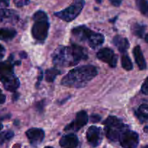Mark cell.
Masks as SVG:
<instances>
[{
	"label": "cell",
	"mask_w": 148,
	"mask_h": 148,
	"mask_svg": "<svg viewBox=\"0 0 148 148\" xmlns=\"http://www.w3.org/2000/svg\"><path fill=\"white\" fill-rule=\"evenodd\" d=\"M87 58V50L78 45H72L70 47L60 46L52 55V61L55 65L65 67L73 66Z\"/></svg>",
	"instance_id": "1"
},
{
	"label": "cell",
	"mask_w": 148,
	"mask_h": 148,
	"mask_svg": "<svg viewBox=\"0 0 148 148\" xmlns=\"http://www.w3.org/2000/svg\"><path fill=\"white\" fill-rule=\"evenodd\" d=\"M97 73L96 67L90 65L74 68L62 78L61 84L73 88L84 87L97 75Z\"/></svg>",
	"instance_id": "2"
},
{
	"label": "cell",
	"mask_w": 148,
	"mask_h": 148,
	"mask_svg": "<svg viewBox=\"0 0 148 148\" xmlns=\"http://www.w3.org/2000/svg\"><path fill=\"white\" fill-rule=\"evenodd\" d=\"M72 34L76 39L86 42L90 47L95 49L103 44L105 37L99 33L95 32L86 26H78L72 30Z\"/></svg>",
	"instance_id": "3"
},
{
	"label": "cell",
	"mask_w": 148,
	"mask_h": 148,
	"mask_svg": "<svg viewBox=\"0 0 148 148\" xmlns=\"http://www.w3.org/2000/svg\"><path fill=\"white\" fill-rule=\"evenodd\" d=\"M0 81L5 89L10 92H15L20 86V82L14 73L13 64L7 60L0 62Z\"/></svg>",
	"instance_id": "4"
},
{
	"label": "cell",
	"mask_w": 148,
	"mask_h": 148,
	"mask_svg": "<svg viewBox=\"0 0 148 148\" xmlns=\"http://www.w3.org/2000/svg\"><path fill=\"white\" fill-rule=\"evenodd\" d=\"M34 23L32 27V35L34 39L43 42L47 39L49 23L46 12L39 10L35 12L33 16Z\"/></svg>",
	"instance_id": "5"
},
{
	"label": "cell",
	"mask_w": 148,
	"mask_h": 148,
	"mask_svg": "<svg viewBox=\"0 0 148 148\" xmlns=\"http://www.w3.org/2000/svg\"><path fill=\"white\" fill-rule=\"evenodd\" d=\"M105 132L108 139L113 142L119 140L121 134L128 128L123 122L115 116H109L104 121Z\"/></svg>",
	"instance_id": "6"
},
{
	"label": "cell",
	"mask_w": 148,
	"mask_h": 148,
	"mask_svg": "<svg viewBox=\"0 0 148 148\" xmlns=\"http://www.w3.org/2000/svg\"><path fill=\"white\" fill-rule=\"evenodd\" d=\"M84 5V0H74L68 8L60 12H55V15L65 22H71L79 16V14L82 12Z\"/></svg>",
	"instance_id": "7"
},
{
	"label": "cell",
	"mask_w": 148,
	"mask_h": 148,
	"mask_svg": "<svg viewBox=\"0 0 148 148\" xmlns=\"http://www.w3.org/2000/svg\"><path fill=\"white\" fill-rule=\"evenodd\" d=\"M119 141L123 148H136L139 141V135L127 128L120 136Z\"/></svg>",
	"instance_id": "8"
},
{
	"label": "cell",
	"mask_w": 148,
	"mask_h": 148,
	"mask_svg": "<svg viewBox=\"0 0 148 148\" xmlns=\"http://www.w3.org/2000/svg\"><path fill=\"white\" fill-rule=\"evenodd\" d=\"M88 115L86 111L82 110L77 113L75 120L67 125L65 128L66 132H77L88 123Z\"/></svg>",
	"instance_id": "9"
},
{
	"label": "cell",
	"mask_w": 148,
	"mask_h": 148,
	"mask_svg": "<svg viewBox=\"0 0 148 148\" xmlns=\"http://www.w3.org/2000/svg\"><path fill=\"white\" fill-rule=\"evenodd\" d=\"M97 58L99 60L108 64L111 68H115L117 65L118 58L113 49L110 48H103L101 49L97 53Z\"/></svg>",
	"instance_id": "10"
},
{
	"label": "cell",
	"mask_w": 148,
	"mask_h": 148,
	"mask_svg": "<svg viewBox=\"0 0 148 148\" xmlns=\"http://www.w3.org/2000/svg\"><path fill=\"white\" fill-rule=\"evenodd\" d=\"M86 138L89 145L92 147H96L100 145L102 139V131L95 126H90L86 132Z\"/></svg>",
	"instance_id": "11"
},
{
	"label": "cell",
	"mask_w": 148,
	"mask_h": 148,
	"mask_svg": "<svg viewBox=\"0 0 148 148\" xmlns=\"http://www.w3.org/2000/svg\"><path fill=\"white\" fill-rule=\"evenodd\" d=\"M26 136L34 147H36L42 143L45 138V132L39 128H32L26 132Z\"/></svg>",
	"instance_id": "12"
},
{
	"label": "cell",
	"mask_w": 148,
	"mask_h": 148,
	"mask_svg": "<svg viewBox=\"0 0 148 148\" xmlns=\"http://www.w3.org/2000/svg\"><path fill=\"white\" fill-rule=\"evenodd\" d=\"M60 145L61 147L65 148L76 147L79 145V139L76 135L73 134H69L61 138L60 140Z\"/></svg>",
	"instance_id": "13"
},
{
	"label": "cell",
	"mask_w": 148,
	"mask_h": 148,
	"mask_svg": "<svg viewBox=\"0 0 148 148\" xmlns=\"http://www.w3.org/2000/svg\"><path fill=\"white\" fill-rule=\"evenodd\" d=\"M134 56L135 61H136V64H137L138 67L140 70H145L147 68L146 61H145V58H144L143 53L142 52L140 47L136 46L134 48L133 50Z\"/></svg>",
	"instance_id": "14"
},
{
	"label": "cell",
	"mask_w": 148,
	"mask_h": 148,
	"mask_svg": "<svg viewBox=\"0 0 148 148\" xmlns=\"http://www.w3.org/2000/svg\"><path fill=\"white\" fill-rule=\"evenodd\" d=\"M113 44L121 52H125L129 47V42L126 38L116 36L113 39Z\"/></svg>",
	"instance_id": "15"
},
{
	"label": "cell",
	"mask_w": 148,
	"mask_h": 148,
	"mask_svg": "<svg viewBox=\"0 0 148 148\" xmlns=\"http://www.w3.org/2000/svg\"><path fill=\"white\" fill-rule=\"evenodd\" d=\"M16 34V31L12 28H0V40H11Z\"/></svg>",
	"instance_id": "16"
},
{
	"label": "cell",
	"mask_w": 148,
	"mask_h": 148,
	"mask_svg": "<svg viewBox=\"0 0 148 148\" xmlns=\"http://www.w3.org/2000/svg\"><path fill=\"white\" fill-rule=\"evenodd\" d=\"M136 115L140 121H145L148 119V105L142 104L138 108Z\"/></svg>",
	"instance_id": "17"
},
{
	"label": "cell",
	"mask_w": 148,
	"mask_h": 148,
	"mask_svg": "<svg viewBox=\"0 0 148 148\" xmlns=\"http://www.w3.org/2000/svg\"><path fill=\"white\" fill-rule=\"evenodd\" d=\"M59 74H60V71L57 68H50V69L47 70L46 72H45V78H46L47 82H54L56 76Z\"/></svg>",
	"instance_id": "18"
},
{
	"label": "cell",
	"mask_w": 148,
	"mask_h": 148,
	"mask_svg": "<svg viewBox=\"0 0 148 148\" xmlns=\"http://www.w3.org/2000/svg\"><path fill=\"white\" fill-rule=\"evenodd\" d=\"M145 29H146L145 25H141V24L139 23L134 24L132 27V33L134 34V35L136 36L137 37H139V38L143 37Z\"/></svg>",
	"instance_id": "19"
},
{
	"label": "cell",
	"mask_w": 148,
	"mask_h": 148,
	"mask_svg": "<svg viewBox=\"0 0 148 148\" xmlns=\"http://www.w3.org/2000/svg\"><path fill=\"white\" fill-rule=\"evenodd\" d=\"M138 9L142 15L148 17V2L147 0H136Z\"/></svg>",
	"instance_id": "20"
},
{
	"label": "cell",
	"mask_w": 148,
	"mask_h": 148,
	"mask_svg": "<svg viewBox=\"0 0 148 148\" xmlns=\"http://www.w3.org/2000/svg\"><path fill=\"white\" fill-rule=\"evenodd\" d=\"M121 65L122 67L124 68L126 71H131L133 68V64H132V60H131L130 58L129 55L124 54L123 55L121 58Z\"/></svg>",
	"instance_id": "21"
},
{
	"label": "cell",
	"mask_w": 148,
	"mask_h": 148,
	"mask_svg": "<svg viewBox=\"0 0 148 148\" xmlns=\"http://www.w3.org/2000/svg\"><path fill=\"white\" fill-rule=\"evenodd\" d=\"M14 136V133L12 131H6L0 133V144L5 143L7 141L12 139Z\"/></svg>",
	"instance_id": "22"
},
{
	"label": "cell",
	"mask_w": 148,
	"mask_h": 148,
	"mask_svg": "<svg viewBox=\"0 0 148 148\" xmlns=\"http://www.w3.org/2000/svg\"><path fill=\"white\" fill-rule=\"evenodd\" d=\"M141 91H142V92L143 94L148 95V77L145 79V82H144L143 84H142Z\"/></svg>",
	"instance_id": "23"
},
{
	"label": "cell",
	"mask_w": 148,
	"mask_h": 148,
	"mask_svg": "<svg viewBox=\"0 0 148 148\" xmlns=\"http://www.w3.org/2000/svg\"><path fill=\"white\" fill-rule=\"evenodd\" d=\"M30 3V0H19V1H15V4L18 7H22L24 5H27Z\"/></svg>",
	"instance_id": "24"
},
{
	"label": "cell",
	"mask_w": 148,
	"mask_h": 148,
	"mask_svg": "<svg viewBox=\"0 0 148 148\" xmlns=\"http://www.w3.org/2000/svg\"><path fill=\"white\" fill-rule=\"evenodd\" d=\"M110 3L116 7H119L122 3V0H109Z\"/></svg>",
	"instance_id": "25"
},
{
	"label": "cell",
	"mask_w": 148,
	"mask_h": 148,
	"mask_svg": "<svg viewBox=\"0 0 148 148\" xmlns=\"http://www.w3.org/2000/svg\"><path fill=\"white\" fill-rule=\"evenodd\" d=\"M6 100V97L2 93V90L0 89V104H3Z\"/></svg>",
	"instance_id": "26"
},
{
	"label": "cell",
	"mask_w": 148,
	"mask_h": 148,
	"mask_svg": "<svg viewBox=\"0 0 148 148\" xmlns=\"http://www.w3.org/2000/svg\"><path fill=\"white\" fill-rule=\"evenodd\" d=\"M10 4V0H0V6L8 7Z\"/></svg>",
	"instance_id": "27"
},
{
	"label": "cell",
	"mask_w": 148,
	"mask_h": 148,
	"mask_svg": "<svg viewBox=\"0 0 148 148\" xmlns=\"http://www.w3.org/2000/svg\"><path fill=\"white\" fill-rule=\"evenodd\" d=\"M5 54V49L2 45H0V60L3 58V56Z\"/></svg>",
	"instance_id": "28"
},
{
	"label": "cell",
	"mask_w": 148,
	"mask_h": 148,
	"mask_svg": "<svg viewBox=\"0 0 148 148\" xmlns=\"http://www.w3.org/2000/svg\"><path fill=\"white\" fill-rule=\"evenodd\" d=\"M91 119L93 122H97V121H99V119H100V117L98 116L97 115H93L92 116H91Z\"/></svg>",
	"instance_id": "29"
},
{
	"label": "cell",
	"mask_w": 148,
	"mask_h": 148,
	"mask_svg": "<svg viewBox=\"0 0 148 148\" xmlns=\"http://www.w3.org/2000/svg\"><path fill=\"white\" fill-rule=\"evenodd\" d=\"M145 42L148 44V34L145 36Z\"/></svg>",
	"instance_id": "30"
},
{
	"label": "cell",
	"mask_w": 148,
	"mask_h": 148,
	"mask_svg": "<svg viewBox=\"0 0 148 148\" xmlns=\"http://www.w3.org/2000/svg\"><path fill=\"white\" fill-rule=\"evenodd\" d=\"M95 1H96L97 3H98V4H100L101 2H102V0H95Z\"/></svg>",
	"instance_id": "31"
},
{
	"label": "cell",
	"mask_w": 148,
	"mask_h": 148,
	"mask_svg": "<svg viewBox=\"0 0 148 148\" xmlns=\"http://www.w3.org/2000/svg\"><path fill=\"white\" fill-rule=\"evenodd\" d=\"M2 128H3V126H2V124L1 123H0V131L2 130Z\"/></svg>",
	"instance_id": "32"
},
{
	"label": "cell",
	"mask_w": 148,
	"mask_h": 148,
	"mask_svg": "<svg viewBox=\"0 0 148 148\" xmlns=\"http://www.w3.org/2000/svg\"><path fill=\"white\" fill-rule=\"evenodd\" d=\"M142 148H148V145H146V146H144V147H142Z\"/></svg>",
	"instance_id": "33"
},
{
	"label": "cell",
	"mask_w": 148,
	"mask_h": 148,
	"mask_svg": "<svg viewBox=\"0 0 148 148\" xmlns=\"http://www.w3.org/2000/svg\"><path fill=\"white\" fill-rule=\"evenodd\" d=\"M46 148H53V147H47Z\"/></svg>",
	"instance_id": "34"
}]
</instances>
